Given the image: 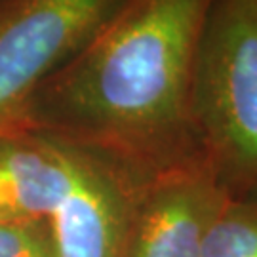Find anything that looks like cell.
<instances>
[{"mask_svg":"<svg viewBox=\"0 0 257 257\" xmlns=\"http://www.w3.org/2000/svg\"><path fill=\"white\" fill-rule=\"evenodd\" d=\"M211 0H126L38 86L12 128L99 153L147 183L204 162L191 118L196 48Z\"/></svg>","mask_w":257,"mask_h":257,"instance_id":"cell-1","label":"cell"},{"mask_svg":"<svg viewBox=\"0 0 257 257\" xmlns=\"http://www.w3.org/2000/svg\"><path fill=\"white\" fill-rule=\"evenodd\" d=\"M191 118L229 196L257 194V0H211L196 48Z\"/></svg>","mask_w":257,"mask_h":257,"instance_id":"cell-2","label":"cell"},{"mask_svg":"<svg viewBox=\"0 0 257 257\" xmlns=\"http://www.w3.org/2000/svg\"><path fill=\"white\" fill-rule=\"evenodd\" d=\"M126 0H10L0 14V132L80 54Z\"/></svg>","mask_w":257,"mask_h":257,"instance_id":"cell-3","label":"cell"},{"mask_svg":"<svg viewBox=\"0 0 257 257\" xmlns=\"http://www.w3.org/2000/svg\"><path fill=\"white\" fill-rule=\"evenodd\" d=\"M143 185L112 160L80 147L73 183L48 219L55 257H128Z\"/></svg>","mask_w":257,"mask_h":257,"instance_id":"cell-4","label":"cell"},{"mask_svg":"<svg viewBox=\"0 0 257 257\" xmlns=\"http://www.w3.org/2000/svg\"><path fill=\"white\" fill-rule=\"evenodd\" d=\"M227 198L204 162L153 177L134 206L128 257H200L206 230Z\"/></svg>","mask_w":257,"mask_h":257,"instance_id":"cell-5","label":"cell"},{"mask_svg":"<svg viewBox=\"0 0 257 257\" xmlns=\"http://www.w3.org/2000/svg\"><path fill=\"white\" fill-rule=\"evenodd\" d=\"M80 145L27 128L0 132V223L48 221L73 183Z\"/></svg>","mask_w":257,"mask_h":257,"instance_id":"cell-6","label":"cell"},{"mask_svg":"<svg viewBox=\"0 0 257 257\" xmlns=\"http://www.w3.org/2000/svg\"><path fill=\"white\" fill-rule=\"evenodd\" d=\"M200 257H257V194L223 202L206 230Z\"/></svg>","mask_w":257,"mask_h":257,"instance_id":"cell-7","label":"cell"},{"mask_svg":"<svg viewBox=\"0 0 257 257\" xmlns=\"http://www.w3.org/2000/svg\"><path fill=\"white\" fill-rule=\"evenodd\" d=\"M0 257H55L50 223H0Z\"/></svg>","mask_w":257,"mask_h":257,"instance_id":"cell-8","label":"cell"},{"mask_svg":"<svg viewBox=\"0 0 257 257\" xmlns=\"http://www.w3.org/2000/svg\"><path fill=\"white\" fill-rule=\"evenodd\" d=\"M8 2H10V0H0V14H2V10L8 6Z\"/></svg>","mask_w":257,"mask_h":257,"instance_id":"cell-9","label":"cell"}]
</instances>
